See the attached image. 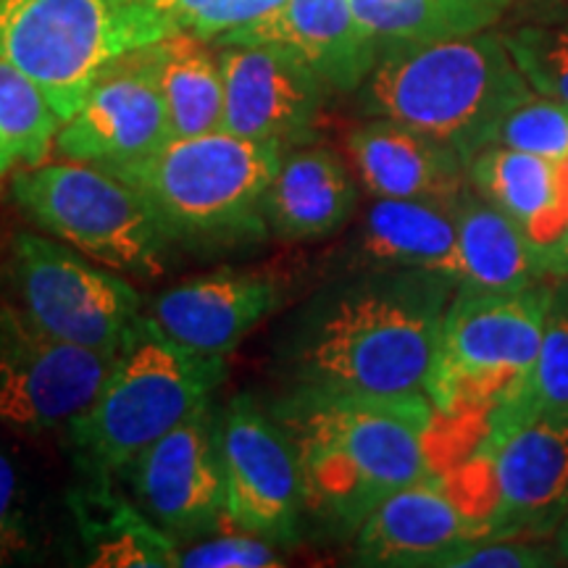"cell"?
Here are the masks:
<instances>
[{"instance_id": "obj_1", "label": "cell", "mask_w": 568, "mask_h": 568, "mask_svg": "<svg viewBox=\"0 0 568 568\" xmlns=\"http://www.w3.org/2000/svg\"><path fill=\"white\" fill-rule=\"evenodd\" d=\"M456 290L435 272L361 268L297 311L280 345L282 374L316 393H424Z\"/></svg>"}, {"instance_id": "obj_2", "label": "cell", "mask_w": 568, "mask_h": 568, "mask_svg": "<svg viewBox=\"0 0 568 568\" xmlns=\"http://www.w3.org/2000/svg\"><path fill=\"white\" fill-rule=\"evenodd\" d=\"M301 460L305 516L355 535L397 489L435 471L437 410L418 395H335L290 387L268 410Z\"/></svg>"}, {"instance_id": "obj_3", "label": "cell", "mask_w": 568, "mask_h": 568, "mask_svg": "<svg viewBox=\"0 0 568 568\" xmlns=\"http://www.w3.org/2000/svg\"><path fill=\"white\" fill-rule=\"evenodd\" d=\"M355 95L366 116L414 126L468 161L489 145L500 119L535 90L518 71L503 34L479 32L382 51Z\"/></svg>"}, {"instance_id": "obj_4", "label": "cell", "mask_w": 568, "mask_h": 568, "mask_svg": "<svg viewBox=\"0 0 568 568\" xmlns=\"http://www.w3.org/2000/svg\"><path fill=\"white\" fill-rule=\"evenodd\" d=\"M282 153L280 142L219 130L172 138L159 151L109 166V172L151 203L172 243L193 251H230L272 234L264 201Z\"/></svg>"}, {"instance_id": "obj_5", "label": "cell", "mask_w": 568, "mask_h": 568, "mask_svg": "<svg viewBox=\"0 0 568 568\" xmlns=\"http://www.w3.org/2000/svg\"><path fill=\"white\" fill-rule=\"evenodd\" d=\"M224 376L226 358L176 345L145 311L101 393L67 424L77 460L90 477H124L148 447L211 400Z\"/></svg>"}, {"instance_id": "obj_6", "label": "cell", "mask_w": 568, "mask_h": 568, "mask_svg": "<svg viewBox=\"0 0 568 568\" xmlns=\"http://www.w3.org/2000/svg\"><path fill=\"white\" fill-rule=\"evenodd\" d=\"M172 32L145 0H0V55L38 84L61 122L111 61Z\"/></svg>"}, {"instance_id": "obj_7", "label": "cell", "mask_w": 568, "mask_h": 568, "mask_svg": "<svg viewBox=\"0 0 568 568\" xmlns=\"http://www.w3.org/2000/svg\"><path fill=\"white\" fill-rule=\"evenodd\" d=\"M13 201L42 232L119 274L159 276L169 234L130 182L82 161L38 163L13 176Z\"/></svg>"}, {"instance_id": "obj_8", "label": "cell", "mask_w": 568, "mask_h": 568, "mask_svg": "<svg viewBox=\"0 0 568 568\" xmlns=\"http://www.w3.org/2000/svg\"><path fill=\"white\" fill-rule=\"evenodd\" d=\"M552 287L548 280L521 290H456L424 389L439 416L487 410L529 372Z\"/></svg>"}, {"instance_id": "obj_9", "label": "cell", "mask_w": 568, "mask_h": 568, "mask_svg": "<svg viewBox=\"0 0 568 568\" xmlns=\"http://www.w3.org/2000/svg\"><path fill=\"white\" fill-rule=\"evenodd\" d=\"M0 297L45 335L95 351H119L145 314L142 295L122 274L32 232L11 237Z\"/></svg>"}, {"instance_id": "obj_10", "label": "cell", "mask_w": 568, "mask_h": 568, "mask_svg": "<svg viewBox=\"0 0 568 568\" xmlns=\"http://www.w3.org/2000/svg\"><path fill=\"white\" fill-rule=\"evenodd\" d=\"M443 477L487 537H552L568 510V414L479 439Z\"/></svg>"}, {"instance_id": "obj_11", "label": "cell", "mask_w": 568, "mask_h": 568, "mask_svg": "<svg viewBox=\"0 0 568 568\" xmlns=\"http://www.w3.org/2000/svg\"><path fill=\"white\" fill-rule=\"evenodd\" d=\"M226 485V527L274 545H295L305 516L297 450L276 418L251 395H237L219 416Z\"/></svg>"}, {"instance_id": "obj_12", "label": "cell", "mask_w": 568, "mask_h": 568, "mask_svg": "<svg viewBox=\"0 0 568 568\" xmlns=\"http://www.w3.org/2000/svg\"><path fill=\"white\" fill-rule=\"evenodd\" d=\"M119 351L63 343L0 297V422L24 432L67 426L101 393Z\"/></svg>"}, {"instance_id": "obj_13", "label": "cell", "mask_w": 568, "mask_h": 568, "mask_svg": "<svg viewBox=\"0 0 568 568\" xmlns=\"http://www.w3.org/2000/svg\"><path fill=\"white\" fill-rule=\"evenodd\" d=\"M124 479L134 503L174 539H195L226 524L219 414L203 403L134 460Z\"/></svg>"}, {"instance_id": "obj_14", "label": "cell", "mask_w": 568, "mask_h": 568, "mask_svg": "<svg viewBox=\"0 0 568 568\" xmlns=\"http://www.w3.org/2000/svg\"><path fill=\"white\" fill-rule=\"evenodd\" d=\"M224 80V130L237 138L308 145L329 88L308 63L274 42L216 45Z\"/></svg>"}, {"instance_id": "obj_15", "label": "cell", "mask_w": 568, "mask_h": 568, "mask_svg": "<svg viewBox=\"0 0 568 568\" xmlns=\"http://www.w3.org/2000/svg\"><path fill=\"white\" fill-rule=\"evenodd\" d=\"M172 138L151 51L142 45L98 74L80 111L61 122L53 148L69 161L109 169L159 151Z\"/></svg>"}, {"instance_id": "obj_16", "label": "cell", "mask_w": 568, "mask_h": 568, "mask_svg": "<svg viewBox=\"0 0 568 568\" xmlns=\"http://www.w3.org/2000/svg\"><path fill=\"white\" fill-rule=\"evenodd\" d=\"M282 303V276L219 268L180 282L145 305V311L176 345L226 358Z\"/></svg>"}, {"instance_id": "obj_17", "label": "cell", "mask_w": 568, "mask_h": 568, "mask_svg": "<svg viewBox=\"0 0 568 568\" xmlns=\"http://www.w3.org/2000/svg\"><path fill=\"white\" fill-rule=\"evenodd\" d=\"M353 537L358 566L443 568L447 556L487 535L458 506L443 474H429L382 500Z\"/></svg>"}, {"instance_id": "obj_18", "label": "cell", "mask_w": 568, "mask_h": 568, "mask_svg": "<svg viewBox=\"0 0 568 568\" xmlns=\"http://www.w3.org/2000/svg\"><path fill=\"white\" fill-rule=\"evenodd\" d=\"M274 42L308 63L326 88L355 92L379 61V45L355 17L351 0H284L266 19L213 45Z\"/></svg>"}, {"instance_id": "obj_19", "label": "cell", "mask_w": 568, "mask_h": 568, "mask_svg": "<svg viewBox=\"0 0 568 568\" xmlns=\"http://www.w3.org/2000/svg\"><path fill=\"white\" fill-rule=\"evenodd\" d=\"M347 153L374 197L456 203L468 187L466 161L456 148L393 119L368 116L355 126Z\"/></svg>"}, {"instance_id": "obj_20", "label": "cell", "mask_w": 568, "mask_h": 568, "mask_svg": "<svg viewBox=\"0 0 568 568\" xmlns=\"http://www.w3.org/2000/svg\"><path fill=\"white\" fill-rule=\"evenodd\" d=\"M358 209V187L345 159L329 148L282 153L264 201L268 232L284 243H311L337 234Z\"/></svg>"}, {"instance_id": "obj_21", "label": "cell", "mask_w": 568, "mask_h": 568, "mask_svg": "<svg viewBox=\"0 0 568 568\" xmlns=\"http://www.w3.org/2000/svg\"><path fill=\"white\" fill-rule=\"evenodd\" d=\"M351 253L358 268H414L458 282L456 203L374 197Z\"/></svg>"}, {"instance_id": "obj_22", "label": "cell", "mask_w": 568, "mask_h": 568, "mask_svg": "<svg viewBox=\"0 0 568 568\" xmlns=\"http://www.w3.org/2000/svg\"><path fill=\"white\" fill-rule=\"evenodd\" d=\"M69 508L80 535L84 564L98 568H174L180 545L142 510L134 497H124L111 477H90L69 493Z\"/></svg>"}, {"instance_id": "obj_23", "label": "cell", "mask_w": 568, "mask_h": 568, "mask_svg": "<svg viewBox=\"0 0 568 568\" xmlns=\"http://www.w3.org/2000/svg\"><path fill=\"white\" fill-rule=\"evenodd\" d=\"M468 184L514 216L539 245L568 226V161L487 145L466 161Z\"/></svg>"}, {"instance_id": "obj_24", "label": "cell", "mask_w": 568, "mask_h": 568, "mask_svg": "<svg viewBox=\"0 0 568 568\" xmlns=\"http://www.w3.org/2000/svg\"><path fill=\"white\" fill-rule=\"evenodd\" d=\"M458 287L521 290L548 282L542 245L468 184L456 201Z\"/></svg>"}, {"instance_id": "obj_25", "label": "cell", "mask_w": 568, "mask_h": 568, "mask_svg": "<svg viewBox=\"0 0 568 568\" xmlns=\"http://www.w3.org/2000/svg\"><path fill=\"white\" fill-rule=\"evenodd\" d=\"M213 42L172 32L148 45L174 138L224 130V80Z\"/></svg>"}, {"instance_id": "obj_26", "label": "cell", "mask_w": 568, "mask_h": 568, "mask_svg": "<svg viewBox=\"0 0 568 568\" xmlns=\"http://www.w3.org/2000/svg\"><path fill=\"white\" fill-rule=\"evenodd\" d=\"M568 414V280L552 287L535 364L481 418V437L497 439L539 416Z\"/></svg>"}, {"instance_id": "obj_27", "label": "cell", "mask_w": 568, "mask_h": 568, "mask_svg": "<svg viewBox=\"0 0 568 568\" xmlns=\"http://www.w3.org/2000/svg\"><path fill=\"white\" fill-rule=\"evenodd\" d=\"M379 51L487 32L514 0H351ZM382 55V53H379Z\"/></svg>"}, {"instance_id": "obj_28", "label": "cell", "mask_w": 568, "mask_h": 568, "mask_svg": "<svg viewBox=\"0 0 568 568\" xmlns=\"http://www.w3.org/2000/svg\"><path fill=\"white\" fill-rule=\"evenodd\" d=\"M61 119L38 84L0 55V132L27 166H38L53 151Z\"/></svg>"}, {"instance_id": "obj_29", "label": "cell", "mask_w": 568, "mask_h": 568, "mask_svg": "<svg viewBox=\"0 0 568 568\" xmlns=\"http://www.w3.org/2000/svg\"><path fill=\"white\" fill-rule=\"evenodd\" d=\"M503 42L537 95L568 103V19L518 24Z\"/></svg>"}, {"instance_id": "obj_30", "label": "cell", "mask_w": 568, "mask_h": 568, "mask_svg": "<svg viewBox=\"0 0 568 568\" xmlns=\"http://www.w3.org/2000/svg\"><path fill=\"white\" fill-rule=\"evenodd\" d=\"M489 145H506L542 159L568 161V103L535 92L500 119Z\"/></svg>"}, {"instance_id": "obj_31", "label": "cell", "mask_w": 568, "mask_h": 568, "mask_svg": "<svg viewBox=\"0 0 568 568\" xmlns=\"http://www.w3.org/2000/svg\"><path fill=\"white\" fill-rule=\"evenodd\" d=\"M159 11L174 32H190L195 38L219 42L226 34L247 30L255 21L274 13L284 0H145Z\"/></svg>"}, {"instance_id": "obj_32", "label": "cell", "mask_w": 568, "mask_h": 568, "mask_svg": "<svg viewBox=\"0 0 568 568\" xmlns=\"http://www.w3.org/2000/svg\"><path fill=\"white\" fill-rule=\"evenodd\" d=\"M182 568H276L284 566L274 542L251 535V531L234 529L226 535L201 539L190 545L187 550H180Z\"/></svg>"}, {"instance_id": "obj_33", "label": "cell", "mask_w": 568, "mask_h": 568, "mask_svg": "<svg viewBox=\"0 0 568 568\" xmlns=\"http://www.w3.org/2000/svg\"><path fill=\"white\" fill-rule=\"evenodd\" d=\"M560 560L556 545L548 548L531 537H479L466 542L443 568H550Z\"/></svg>"}, {"instance_id": "obj_34", "label": "cell", "mask_w": 568, "mask_h": 568, "mask_svg": "<svg viewBox=\"0 0 568 568\" xmlns=\"http://www.w3.org/2000/svg\"><path fill=\"white\" fill-rule=\"evenodd\" d=\"M32 552V535L19 508L17 468L0 453V566H11Z\"/></svg>"}, {"instance_id": "obj_35", "label": "cell", "mask_w": 568, "mask_h": 568, "mask_svg": "<svg viewBox=\"0 0 568 568\" xmlns=\"http://www.w3.org/2000/svg\"><path fill=\"white\" fill-rule=\"evenodd\" d=\"M545 253V266L552 280H568V226L558 234L556 240H550L548 245H542Z\"/></svg>"}, {"instance_id": "obj_36", "label": "cell", "mask_w": 568, "mask_h": 568, "mask_svg": "<svg viewBox=\"0 0 568 568\" xmlns=\"http://www.w3.org/2000/svg\"><path fill=\"white\" fill-rule=\"evenodd\" d=\"M17 161H21L19 153H17V148H13L11 142H9V138H6V134L0 132V180H3V176L11 172L13 163H17Z\"/></svg>"}, {"instance_id": "obj_37", "label": "cell", "mask_w": 568, "mask_h": 568, "mask_svg": "<svg viewBox=\"0 0 568 568\" xmlns=\"http://www.w3.org/2000/svg\"><path fill=\"white\" fill-rule=\"evenodd\" d=\"M556 550H558V556H560V560H564V564H568V510H566V516H564V521L558 524V529H556Z\"/></svg>"}, {"instance_id": "obj_38", "label": "cell", "mask_w": 568, "mask_h": 568, "mask_svg": "<svg viewBox=\"0 0 568 568\" xmlns=\"http://www.w3.org/2000/svg\"><path fill=\"white\" fill-rule=\"evenodd\" d=\"M531 3H552V0H531Z\"/></svg>"}]
</instances>
